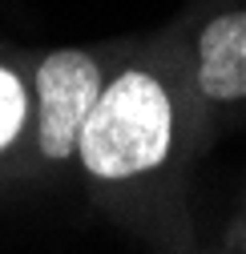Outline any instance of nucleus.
I'll return each instance as SVG.
<instances>
[{
	"label": "nucleus",
	"instance_id": "f257e3e1",
	"mask_svg": "<svg viewBox=\"0 0 246 254\" xmlns=\"http://www.w3.org/2000/svg\"><path fill=\"white\" fill-rule=\"evenodd\" d=\"M174 133V105L158 77L145 69H125L105 85L81 129V162L93 178L121 182L166 162Z\"/></svg>",
	"mask_w": 246,
	"mask_h": 254
},
{
	"label": "nucleus",
	"instance_id": "f03ea898",
	"mask_svg": "<svg viewBox=\"0 0 246 254\" xmlns=\"http://www.w3.org/2000/svg\"><path fill=\"white\" fill-rule=\"evenodd\" d=\"M101 69L89 53L61 49L49 53L37 69V141L41 153L61 162L81 141V129L101 101Z\"/></svg>",
	"mask_w": 246,
	"mask_h": 254
},
{
	"label": "nucleus",
	"instance_id": "7ed1b4c3",
	"mask_svg": "<svg viewBox=\"0 0 246 254\" xmlns=\"http://www.w3.org/2000/svg\"><path fill=\"white\" fill-rule=\"evenodd\" d=\"M198 89L210 101L246 97V12H222L198 33Z\"/></svg>",
	"mask_w": 246,
	"mask_h": 254
},
{
	"label": "nucleus",
	"instance_id": "20e7f679",
	"mask_svg": "<svg viewBox=\"0 0 246 254\" xmlns=\"http://www.w3.org/2000/svg\"><path fill=\"white\" fill-rule=\"evenodd\" d=\"M24 113H28V93H24V81L0 65V149H8L24 125Z\"/></svg>",
	"mask_w": 246,
	"mask_h": 254
}]
</instances>
